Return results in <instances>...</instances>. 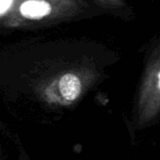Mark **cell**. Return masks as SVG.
I'll use <instances>...</instances> for the list:
<instances>
[{
  "label": "cell",
  "instance_id": "obj_3",
  "mask_svg": "<svg viewBox=\"0 0 160 160\" xmlns=\"http://www.w3.org/2000/svg\"><path fill=\"white\" fill-rule=\"evenodd\" d=\"M160 109V43L153 51L144 72L140 94L141 121L152 119Z\"/></svg>",
  "mask_w": 160,
  "mask_h": 160
},
{
  "label": "cell",
  "instance_id": "obj_1",
  "mask_svg": "<svg viewBox=\"0 0 160 160\" xmlns=\"http://www.w3.org/2000/svg\"><path fill=\"white\" fill-rule=\"evenodd\" d=\"M83 0H1V27L19 29L65 22L87 9Z\"/></svg>",
  "mask_w": 160,
  "mask_h": 160
},
{
  "label": "cell",
  "instance_id": "obj_2",
  "mask_svg": "<svg viewBox=\"0 0 160 160\" xmlns=\"http://www.w3.org/2000/svg\"><path fill=\"white\" fill-rule=\"evenodd\" d=\"M89 74V69L85 68H71L57 72L46 82L43 96L51 102H73L82 95L84 81Z\"/></svg>",
  "mask_w": 160,
  "mask_h": 160
},
{
  "label": "cell",
  "instance_id": "obj_4",
  "mask_svg": "<svg viewBox=\"0 0 160 160\" xmlns=\"http://www.w3.org/2000/svg\"><path fill=\"white\" fill-rule=\"evenodd\" d=\"M100 7L107 9H120L126 6L125 0H94Z\"/></svg>",
  "mask_w": 160,
  "mask_h": 160
}]
</instances>
